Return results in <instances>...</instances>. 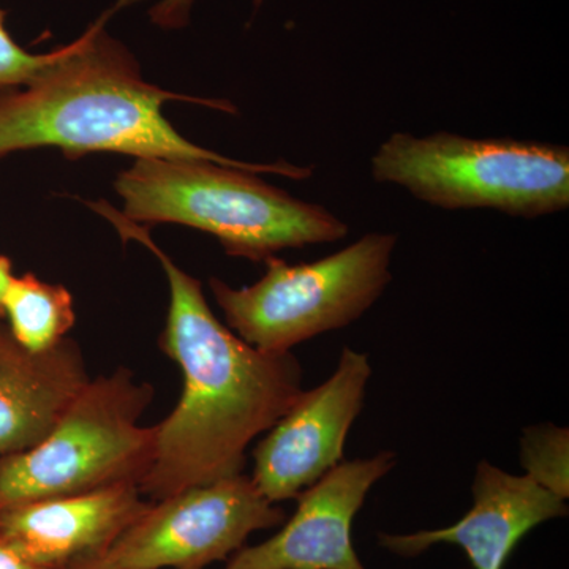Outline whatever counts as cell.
I'll return each mask as SVG.
<instances>
[{
    "instance_id": "1",
    "label": "cell",
    "mask_w": 569,
    "mask_h": 569,
    "mask_svg": "<svg viewBox=\"0 0 569 569\" xmlns=\"http://www.w3.org/2000/svg\"><path fill=\"white\" fill-rule=\"evenodd\" d=\"M91 208L114 224L123 241L148 247L170 284L160 348L181 367L183 388L178 406L156 426V455L140 482L142 496L162 500L242 473L247 448L301 395V362L293 353L257 350L220 323L200 280L153 242L148 227L129 222L107 201Z\"/></svg>"
},
{
    "instance_id": "2",
    "label": "cell",
    "mask_w": 569,
    "mask_h": 569,
    "mask_svg": "<svg viewBox=\"0 0 569 569\" xmlns=\"http://www.w3.org/2000/svg\"><path fill=\"white\" fill-rule=\"evenodd\" d=\"M132 2L119 0L81 37L62 47L39 78L0 91V160L14 152L58 148L69 159L114 152L134 159L206 160L296 181L312 176V168L288 162H239L183 138L164 118V103H200L222 111L234 108L164 91L142 78L132 52L104 29L116 11Z\"/></svg>"
},
{
    "instance_id": "3",
    "label": "cell",
    "mask_w": 569,
    "mask_h": 569,
    "mask_svg": "<svg viewBox=\"0 0 569 569\" xmlns=\"http://www.w3.org/2000/svg\"><path fill=\"white\" fill-rule=\"evenodd\" d=\"M114 187L129 222L194 228L250 261L264 263L280 250L332 244L350 233L323 206L291 197L253 171L206 160L137 159Z\"/></svg>"
},
{
    "instance_id": "4",
    "label": "cell",
    "mask_w": 569,
    "mask_h": 569,
    "mask_svg": "<svg viewBox=\"0 0 569 569\" xmlns=\"http://www.w3.org/2000/svg\"><path fill=\"white\" fill-rule=\"evenodd\" d=\"M370 170L373 181L448 211L537 219L569 206V149L549 142L397 132L378 146Z\"/></svg>"
},
{
    "instance_id": "5",
    "label": "cell",
    "mask_w": 569,
    "mask_h": 569,
    "mask_svg": "<svg viewBox=\"0 0 569 569\" xmlns=\"http://www.w3.org/2000/svg\"><path fill=\"white\" fill-rule=\"evenodd\" d=\"M152 399L151 385L127 367L89 378L40 443L0 458V509L140 486L156 455V426L140 422Z\"/></svg>"
},
{
    "instance_id": "6",
    "label": "cell",
    "mask_w": 569,
    "mask_h": 569,
    "mask_svg": "<svg viewBox=\"0 0 569 569\" xmlns=\"http://www.w3.org/2000/svg\"><path fill=\"white\" fill-rule=\"evenodd\" d=\"M397 242V234L369 233L310 263L268 258L264 276L249 287L216 277L209 287L236 336L264 353H291L355 323L376 305L391 283Z\"/></svg>"
},
{
    "instance_id": "7",
    "label": "cell",
    "mask_w": 569,
    "mask_h": 569,
    "mask_svg": "<svg viewBox=\"0 0 569 569\" xmlns=\"http://www.w3.org/2000/svg\"><path fill=\"white\" fill-rule=\"evenodd\" d=\"M283 522V509L239 473L149 503L104 556L123 569H204Z\"/></svg>"
},
{
    "instance_id": "8",
    "label": "cell",
    "mask_w": 569,
    "mask_h": 569,
    "mask_svg": "<svg viewBox=\"0 0 569 569\" xmlns=\"http://www.w3.org/2000/svg\"><path fill=\"white\" fill-rule=\"evenodd\" d=\"M369 356L346 347L335 372L296 397L253 449L252 481L271 503L296 500L343 462L348 433L365 408Z\"/></svg>"
},
{
    "instance_id": "9",
    "label": "cell",
    "mask_w": 569,
    "mask_h": 569,
    "mask_svg": "<svg viewBox=\"0 0 569 569\" xmlns=\"http://www.w3.org/2000/svg\"><path fill=\"white\" fill-rule=\"evenodd\" d=\"M396 463L392 451L343 460L296 498L298 508L279 533L238 550L224 569H367L351 538L355 518Z\"/></svg>"
},
{
    "instance_id": "10",
    "label": "cell",
    "mask_w": 569,
    "mask_h": 569,
    "mask_svg": "<svg viewBox=\"0 0 569 569\" xmlns=\"http://www.w3.org/2000/svg\"><path fill=\"white\" fill-rule=\"evenodd\" d=\"M471 497L473 505L452 526L413 533L380 531L378 546L402 559H415L438 545L458 546L473 569H503L520 539L568 516L567 500L486 459L475 468Z\"/></svg>"
},
{
    "instance_id": "11",
    "label": "cell",
    "mask_w": 569,
    "mask_h": 569,
    "mask_svg": "<svg viewBox=\"0 0 569 569\" xmlns=\"http://www.w3.org/2000/svg\"><path fill=\"white\" fill-rule=\"evenodd\" d=\"M148 505L138 485L26 501L0 509V537L33 563L62 569L107 553Z\"/></svg>"
},
{
    "instance_id": "12",
    "label": "cell",
    "mask_w": 569,
    "mask_h": 569,
    "mask_svg": "<svg viewBox=\"0 0 569 569\" xmlns=\"http://www.w3.org/2000/svg\"><path fill=\"white\" fill-rule=\"evenodd\" d=\"M88 381L77 342L31 351L0 318V458L40 443Z\"/></svg>"
},
{
    "instance_id": "13",
    "label": "cell",
    "mask_w": 569,
    "mask_h": 569,
    "mask_svg": "<svg viewBox=\"0 0 569 569\" xmlns=\"http://www.w3.org/2000/svg\"><path fill=\"white\" fill-rule=\"evenodd\" d=\"M2 312L11 335L31 351H47L61 343L77 320L70 291L31 272L11 279Z\"/></svg>"
},
{
    "instance_id": "14",
    "label": "cell",
    "mask_w": 569,
    "mask_h": 569,
    "mask_svg": "<svg viewBox=\"0 0 569 569\" xmlns=\"http://www.w3.org/2000/svg\"><path fill=\"white\" fill-rule=\"evenodd\" d=\"M520 463L526 477L549 492L569 497V432L567 427L545 422L523 429Z\"/></svg>"
},
{
    "instance_id": "15",
    "label": "cell",
    "mask_w": 569,
    "mask_h": 569,
    "mask_svg": "<svg viewBox=\"0 0 569 569\" xmlns=\"http://www.w3.org/2000/svg\"><path fill=\"white\" fill-rule=\"evenodd\" d=\"M61 48L47 54H32L20 47L7 31V11L0 9V91L20 88L50 69Z\"/></svg>"
},
{
    "instance_id": "16",
    "label": "cell",
    "mask_w": 569,
    "mask_h": 569,
    "mask_svg": "<svg viewBox=\"0 0 569 569\" xmlns=\"http://www.w3.org/2000/svg\"><path fill=\"white\" fill-rule=\"evenodd\" d=\"M261 0H257V6ZM194 0H160L149 14L151 21L164 31L186 28L192 14Z\"/></svg>"
},
{
    "instance_id": "17",
    "label": "cell",
    "mask_w": 569,
    "mask_h": 569,
    "mask_svg": "<svg viewBox=\"0 0 569 569\" xmlns=\"http://www.w3.org/2000/svg\"><path fill=\"white\" fill-rule=\"evenodd\" d=\"M0 569H47L33 563L20 550L13 548L7 539L0 537Z\"/></svg>"
},
{
    "instance_id": "18",
    "label": "cell",
    "mask_w": 569,
    "mask_h": 569,
    "mask_svg": "<svg viewBox=\"0 0 569 569\" xmlns=\"http://www.w3.org/2000/svg\"><path fill=\"white\" fill-rule=\"evenodd\" d=\"M13 277V264H11V261L6 257V254H0V318H3V296H6L7 288H9Z\"/></svg>"
},
{
    "instance_id": "19",
    "label": "cell",
    "mask_w": 569,
    "mask_h": 569,
    "mask_svg": "<svg viewBox=\"0 0 569 569\" xmlns=\"http://www.w3.org/2000/svg\"><path fill=\"white\" fill-rule=\"evenodd\" d=\"M62 569H123L118 567V565L111 563L110 560L107 559V556H96L89 557V559L78 560L74 563L69 565V567Z\"/></svg>"
}]
</instances>
